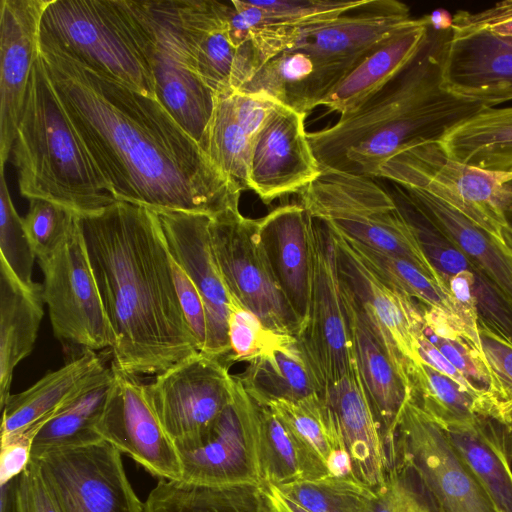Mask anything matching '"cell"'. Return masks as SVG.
<instances>
[{
  "instance_id": "obj_38",
  "label": "cell",
  "mask_w": 512,
  "mask_h": 512,
  "mask_svg": "<svg viewBox=\"0 0 512 512\" xmlns=\"http://www.w3.org/2000/svg\"><path fill=\"white\" fill-rule=\"evenodd\" d=\"M232 91L215 93L214 108L201 148L213 165L241 192L250 190V139L237 122Z\"/></svg>"
},
{
  "instance_id": "obj_39",
  "label": "cell",
  "mask_w": 512,
  "mask_h": 512,
  "mask_svg": "<svg viewBox=\"0 0 512 512\" xmlns=\"http://www.w3.org/2000/svg\"><path fill=\"white\" fill-rule=\"evenodd\" d=\"M409 398L440 424L489 416L488 396H475L425 363L408 370Z\"/></svg>"
},
{
  "instance_id": "obj_5",
  "label": "cell",
  "mask_w": 512,
  "mask_h": 512,
  "mask_svg": "<svg viewBox=\"0 0 512 512\" xmlns=\"http://www.w3.org/2000/svg\"><path fill=\"white\" fill-rule=\"evenodd\" d=\"M10 159L28 200L45 199L80 217L116 201L59 101L39 45Z\"/></svg>"
},
{
  "instance_id": "obj_14",
  "label": "cell",
  "mask_w": 512,
  "mask_h": 512,
  "mask_svg": "<svg viewBox=\"0 0 512 512\" xmlns=\"http://www.w3.org/2000/svg\"><path fill=\"white\" fill-rule=\"evenodd\" d=\"M310 229L311 297L307 323L297 338L323 396L350 368L354 354L331 231L312 216Z\"/></svg>"
},
{
  "instance_id": "obj_6",
  "label": "cell",
  "mask_w": 512,
  "mask_h": 512,
  "mask_svg": "<svg viewBox=\"0 0 512 512\" xmlns=\"http://www.w3.org/2000/svg\"><path fill=\"white\" fill-rule=\"evenodd\" d=\"M375 178L322 171L299 192L307 213L343 236L370 248L404 258L448 291L427 258L417 232L395 196Z\"/></svg>"
},
{
  "instance_id": "obj_47",
  "label": "cell",
  "mask_w": 512,
  "mask_h": 512,
  "mask_svg": "<svg viewBox=\"0 0 512 512\" xmlns=\"http://www.w3.org/2000/svg\"><path fill=\"white\" fill-rule=\"evenodd\" d=\"M370 512H436L413 475L390 467L385 484L376 490Z\"/></svg>"
},
{
  "instance_id": "obj_48",
  "label": "cell",
  "mask_w": 512,
  "mask_h": 512,
  "mask_svg": "<svg viewBox=\"0 0 512 512\" xmlns=\"http://www.w3.org/2000/svg\"><path fill=\"white\" fill-rule=\"evenodd\" d=\"M398 203L413 224L421 246L432 265L447 279L461 271L472 269L468 259L452 246L426 219L399 193Z\"/></svg>"
},
{
  "instance_id": "obj_54",
  "label": "cell",
  "mask_w": 512,
  "mask_h": 512,
  "mask_svg": "<svg viewBox=\"0 0 512 512\" xmlns=\"http://www.w3.org/2000/svg\"><path fill=\"white\" fill-rule=\"evenodd\" d=\"M232 101L237 122L252 141L278 105V102L267 96L234 90Z\"/></svg>"
},
{
  "instance_id": "obj_10",
  "label": "cell",
  "mask_w": 512,
  "mask_h": 512,
  "mask_svg": "<svg viewBox=\"0 0 512 512\" xmlns=\"http://www.w3.org/2000/svg\"><path fill=\"white\" fill-rule=\"evenodd\" d=\"M394 464L413 475L436 512H499L443 426L409 397L394 433Z\"/></svg>"
},
{
  "instance_id": "obj_31",
  "label": "cell",
  "mask_w": 512,
  "mask_h": 512,
  "mask_svg": "<svg viewBox=\"0 0 512 512\" xmlns=\"http://www.w3.org/2000/svg\"><path fill=\"white\" fill-rule=\"evenodd\" d=\"M441 425L497 510L512 512V470L502 424L492 417L476 415Z\"/></svg>"
},
{
  "instance_id": "obj_51",
  "label": "cell",
  "mask_w": 512,
  "mask_h": 512,
  "mask_svg": "<svg viewBox=\"0 0 512 512\" xmlns=\"http://www.w3.org/2000/svg\"><path fill=\"white\" fill-rule=\"evenodd\" d=\"M454 35L487 31L512 38V0H505L478 12L458 11L451 22Z\"/></svg>"
},
{
  "instance_id": "obj_15",
  "label": "cell",
  "mask_w": 512,
  "mask_h": 512,
  "mask_svg": "<svg viewBox=\"0 0 512 512\" xmlns=\"http://www.w3.org/2000/svg\"><path fill=\"white\" fill-rule=\"evenodd\" d=\"M31 459L60 512H144L121 452L106 441Z\"/></svg>"
},
{
  "instance_id": "obj_12",
  "label": "cell",
  "mask_w": 512,
  "mask_h": 512,
  "mask_svg": "<svg viewBox=\"0 0 512 512\" xmlns=\"http://www.w3.org/2000/svg\"><path fill=\"white\" fill-rule=\"evenodd\" d=\"M37 262L55 337L83 350L112 349L116 338L92 271L80 216L53 253Z\"/></svg>"
},
{
  "instance_id": "obj_55",
  "label": "cell",
  "mask_w": 512,
  "mask_h": 512,
  "mask_svg": "<svg viewBox=\"0 0 512 512\" xmlns=\"http://www.w3.org/2000/svg\"><path fill=\"white\" fill-rule=\"evenodd\" d=\"M35 436V433L27 432L1 437L0 484L18 477L27 467Z\"/></svg>"
},
{
  "instance_id": "obj_58",
  "label": "cell",
  "mask_w": 512,
  "mask_h": 512,
  "mask_svg": "<svg viewBox=\"0 0 512 512\" xmlns=\"http://www.w3.org/2000/svg\"><path fill=\"white\" fill-rule=\"evenodd\" d=\"M16 478H14L6 483L0 484L1 512H17V510H16Z\"/></svg>"
},
{
  "instance_id": "obj_44",
  "label": "cell",
  "mask_w": 512,
  "mask_h": 512,
  "mask_svg": "<svg viewBox=\"0 0 512 512\" xmlns=\"http://www.w3.org/2000/svg\"><path fill=\"white\" fill-rule=\"evenodd\" d=\"M479 336L491 383L490 417L500 421L512 410V342L479 319Z\"/></svg>"
},
{
  "instance_id": "obj_16",
  "label": "cell",
  "mask_w": 512,
  "mask_h": 512,
  "mask_svg": "<svg viewBox=\"0 0 512 512\" xmlns=\"http://www.w3.org/2000/svg\"><path fill=\"white\" fill-rule=\"evenodd\" d=\"M233 377V397L205 438L191 448L177 449L180 481L204 486L263 482L257 405Z\"/></svg>"
},
{
  "instance_id": "obj_49",
  "label": "cell",
  "mask_w": 512,
  "mask_h": 512,
  "mask_svg": "<svg viewBox=\"0 0 512 512\" xmlns=\"http://www.w3.org/2000/svg\"><path fill=\"white\" fill-rule=\"evenodd\" d=\"M424 334L470 382L488 392L491 379L484 358L469 341L440 338L426 330Z\"/></svg>"
},
{
  "instance_id": "obj_20",
  "label": "cell",
  "mask_w": 512,
  "mask_h": 512,
  "mask_svg": "<svg viewBox=\"0 0 512 512\" xmlns=\"http://www.w3.org/2000/svg\"><path fill=\"white\" fill-rule=\"evenodd\" d=\"M305 117L278 103L253 140L250 190L265 204L299 193L322 173L308 141Z\"/></svg>"
},
{
  "instance_id": "obj_33",
  "label": "cell",
  "mask_w": 512,
  "mask_h": 512,
  "mask_svg": "<svg viewBox=\"0 0 512 512\" xmlns=\"http://www.w3.org/2000/svg\"><path fill=\"white\" fill-rule=\"evenodd\" d=\"M245 389L261 401H298L321 394L309 363L295 336L283 335L235 375Z\"/></svg>"
},
{
  "instance_id": "obj_8",
  "label": "cell",
  "mask_w": 512,
  "mask_h": 512,
  "mask_svg": "<svg viewBox=\"0 0 512 512\" xmlns=\"http://www.w3.org/2000/svg\"><path fill=\"white\" fill-rule=\"evenodd\" d=\"M152 70L156 96L201 146L215 93L193 68L175 0H118Z\"/></svg>"
},
{
  "instance_id": "obj_3",
  "label": "cell",
  "mask_w": 512,
  "mask_h": 512,
  "mask_svg": "<svg viewBox=\"0 0 512 512\" xmlns=\"http://www.w3.org/2000/svg\"><path fill=\"white\" fill-rule=\"evenodd\" d=\"M413 18L397 0H363L345 13L298 27L251 32L236 48L231 88L306 114L373 50Z\"/></svg>"
},
{
  "instance_id": "obj_27",
  "label": "cell",
  "mask_w": 512,
  "mask_h": 512,
  "mask_svg": "<svg viewBox=\"0 0 512 512\" xmlns=\"http://www.w3.org/2000/svg\"><path fill=\"white\" fill-rule=\"evenodd\" d=\"M106 365L92 350L46 373L28 389L10 394L2 407L1 437L35 434Z\"/></svg>"
},
{
  "instance_id": "obj_25",
  "label": "cell",
  "mask_w": 512,
  "mask_h": 512,
  "mask_svg": "<svg viewBox=\"0 0 512 512\" xmlns=\"http://www.w3.org/2000/svg\"><path fill=\"white\" fill-rule=\"evenodd\" d=\"M322 397L336 419L355 477L370 488L379 489L385 484L389 461L355 358L347 372Z\"/></svg>"
},
{
  "instance_id": "obj_13",
  "label": "cell",
  "mask_w": 512,
  "mask_h": 512,
  "mask_svg": "<svg viewBox=\"0 0 512 512\" xmlns=\"http://www.w3.org/2000/svg\"><path fill=\"white\" fill-rule=\"evenodd\" d=\"M225 362L193 354L144 384L147 400L176 449L200 443L233 397Z\"/></svg>"
},
{
  "instance_id": "obj_23",
  "label": "cell",
  "mask_w": 512,
  "mask_h": 512,
  "mask_svg": "<svg viewBox=\"0 0 512 512\" xmlns=\"http://www.w3.org/2000/svg\"><path fill=\"white\" fill-rule=\"evenodd\" d=\"M340 287L355 362L380 426L390 465L398 418L409 397L408 385L341 276Z\"/></svg>"
},
{
  "instance_id": "obj_7",
  "label": "cell",
  "mask_w": 512,
  "mask_h": 512,
  "mask_svg": "<svg viewBox=\"0 0 512 512\" xmlns=\"http://www.w3.org/2000/svg\"><path fill=\"white\" fill-rule=\"evenodd\" d=\"M39 38L93 71L157 99L152 70L118 0H51Z\"/></svg>"
},
{
  "instance_id": "obj_9",
  "label": "cell",
  "mask_w": 512,
  "mask_h": 512,
  "mask_svg": "<svg viewBox=\"0 0 512 512\" xmlns=\"http://www.w3.org/2000/svg\"><path fill=\"white\" fill-rule=\"evenodd\" d=\"M376 178L423 191L450 206L505 246L506 184L512 174L483 170L450 158L438 142L403 150L381 165Z\"/></svg>"
},
{
  "instance_id": "obj_45",
  "label": "cell",
  "mask_w": 512,
  "mask_h": 512,
  "mask_svg": "<svg viewBox=\"0 0 512 512\" xmlns=\"http://www.w3.org/2000/svg\"><path fill=\"white\" fill-rule=\"evenodd\" d=\"M78 217L57 203L39 198L29 200L23 224L37 260L53 253Z\"/></svg>"
},
{
  "instance_id": "obj_11",
  "label": "cell",
  "mask_w": 512,
  "mask_h": 512,
  "mask_svg": "<svg viewBox=\"0 0 512 512\" xmlns=\"http://www.w3.org/2000/svg\"><path fill=\"white\" fill-rule=\"evenodd\" d=\"M212 249L231 294L272 332L298 337L300 325L272 270L258 227V219L232 208L211 215Z\"/></svg>"
},
{
  "instance_id": "obj_42",
  "label": "cell",
  "mask_w": 512,
  "mask_h": 512,
  "mask_svg": "<svg viewBox=\"0 0 512 512\" xmlns=\"http://www.w3.org/2000/svg\"><path fill=\"white\" fill-rule=\"evenodd\" d=\"M310 512H370L376 490L355 477L324 475L278 486Z\"/></svg>"
},
{
  "instance_id": "obj_35",
  "label": "cell",
  "mask_w": 512,
  "mask_h": 512,
  "mask_svg": "<svg viewBox=\"0 0 512 512\" xmlns=\"http://www.w3.org/2000/svg\"><path fill=\"white\" fill-rule=\"evenodd\" d=\"M363 0H233L230 1L229 38L238 48L256 30L298 27L337 17Z\"/></svg>"
},
{
  "instance_id": "obj_41",
  "label": "cell",
  "mask_w": 512,
  "mask_h": 512,
  "mask_svg": "<svg viewBox=\"0 0 512 512\" xmlns=\"http://www.w3.org/2000/svg\"><path fill=\"white\" fill-rule=\"evenodd\" d=\"M340 235L364 263L396 289L413 300L419 301L422 306L441 309L458 320L449 292L435 283L412 262Z\"/></svg>"
},
{
  "instance_id": "obj_28",
  "label": "cell",
  "mask_w": 512,
  "mask_h": 512,
  "mask_svg": "<svg viewBox=\"0 0 512 512\" xmlns=\"http://www.w3.org/2000/svg\"><path fill=\"white\" fill-rule=\"evenodd\" d=\"M193 68L214 92L232 90L236 49L229 38L230 2L175 0Z\"/></svg>"
},
{
  "instance_id": "obj_57",
  "label": "cell",
  "mask_w": 512,
  "mask_h": 512,
  "mask_svg": "<svg viewBox=\"0 0 512 512\" xmlns=\"http://www.w3.org/2000/svg\"><path fill=\"white\" fill-rule=\"evenodd\" d=\"M259 488L266 512H310L287 497L274 483L264 481Z\"/></svg>"
},
{
  "instance_id": "obj_60",
  "label": "cell",
  "mask_w": 512,
  "mask_h": 512,
  "mask_svg": "<svg viewBox=\"0 0 512 512\" xmlns=\"http://www.w3.org/2000/svg\"><path fill=\"white\" fill-rule=\"evenodd\" d=\"M506 216L510 222L512 219V180L506 184V204H505Z\"/></svg>"
},
{
  "instance_id": "obj_37",
  "label": "cell",
  "mask_w": 512,
  "mask_h": 512,
  "mask_svg": "<svg viewBox=\"0 0 512 512\" xmlns=\"http://www.w3.org/2000/svg\"><path fill=\"white\" fill-rule=\"evenodd\" d=\"M144 512H266L259 485L204 486L160 479Z\"/></svg>"
},
{
  "instance_id": "obj_40",
  "label": "cell",
  "mask_w": 512,
  "mask_h": 512,
  "mask_svg": "<svg viewBox=\"0 0 512 512\" xmlns=\"http://www.w3.org/2000/svg\"><path fill=\"white\" fill-rule=\"evenodd\" d=\"M262 402L316 455L327 471L331 456L347 450L336 419L321 395L298 401L272 399Z\"/></svg>"
},
{
  "instance_id": "obj_26",
  "label": "cell",
  "mask_w": 512,
  "mask_h": 512,
  "mask_svg": "<svg viewBox=\"0 0 512 512\" xmlns=\"http://www.w3.org/2000/svg\"><path fill=\"white\" fill-rule=\"evenodd\" d=\"M398 193L460 251L512 306V253L465 216L436 199L415 189Z\"/></svg>"
},
{
  "instance_id": "obj_22",
  "label": "cell",
  "mask_w": 512,
  "mask_h": 512,
  "mask_svg": "<svg viewBox=\"0 0 512 512\" xmlns=\"http://www.w3.org/2000/svg\"><path fill=\"white\" fill-rule=\"evenodd\" d=\"M442 79L450 94L488 108L512 102V38L451 33Z\"/></svg>"
},
{
  "instance_id": "obj_59",
  "label": "cell",
  "mask_w": 512,
  "mask_h": 512,
  "mask_svg": "<svg viewBox=\"0 0 512 512\" xmlns=\"http://www.w3.org/2000/svg\"><path fill=\"white\" fill-rule=\"evenodd\" d=\"M502 424L508 456L512 457V410L499 421Z\"/></svg>"
},
{
  "instance_id": "obj_56",
  "label": "cell",
  "mask_w": 512,
  "mask_h": 512,
  "mask_svg": "<svg viewBox=\"0 0 512 512\" xmlns=\"http://www.w3.org/2000/svg\"><path fill=\"white\" fill-rule=\"evenodd\" d=\"M419 354L426 365L457 383L462 389L475 396H486L487 392L469 381L441 352L425 334L419 341Z\"/></svg>"
},
{
  "instance_id": "obj_17",
  "label": "cell",
  "mask_w": 512,
  "mask_h": 512,
  "mask_svg": "<svg viewBox=\"0 0 512 512\" xmlns=\"http://www.w3.org/2000/svg\"><path fill=\"white\" fill-rule=\"evenodd\" d=\"M328 227L341 278L408 383L410 365L422 363L419 354V341L425 328L422 308L374 272L337 231Z\"/></svg>"
},
{
  "instance_id": "obj_32",
  "label": "cell",
  "mask_w": 512,
  "mask_h": 512,
  "mask_svg": "<svg viewBox=\"0 0 512 512\" xmlns=\"http://www.w3.org/2000/svg\"><path fill=\"white\" fill-rule=\"evenodd\" d=\"M438 143L456 161L512 174V106L484 108L450 128Z\"/></svg>"
},
{
  "instance_id": "obj_46",
  "label": "cell",
  "mask_w": 512,
  "mask_h": 512,
  "mask_svg": "<svg viewBox=\"0 0 512 512\" xmlns=\"http://www.w3.org/2000/svg\"><path fill=\"white\" fill-rule=\"evenodd\" d=\"M283 336L269 330L250 310L234 297L228 319V362H250L273 346Z\"/></svg>"
},
{
  "instance_id": "obj_18",
  "label": "cell",
  "mask_w": 512,
  "mask_h": 512,
  "mask_svg": "<svg viewBox=\"0 0 512 512\" xmlns=\"http://www.w3.org/2000/svg\"><path fill=\"white\" fill-rule=\"evenodd\" d=\"M111 365L114 379L97 432L150 474L180 481L182 469L176 446L147 400L144 383L138 376Z\"/></svg>"
},
{
  "instance_id": "obj_29",
  "label": "cell",
  "mask_w": 512,
  "mask_h": 512,
  "mask_svg": "<svg viewBox=\"0 0 512 512\" xmlns=\"http://www.w3.org/2000/svg\"><path fill=\"white\" fill-rule=\"evenodd\" d=\"M430 15L413 19L373 50L321 102L340 115L359 106L398 75L419 53Z\"/></svg>"
},
{
  "instance_id": "obj_21",
  "label": "cell",
  "mask_w": 512,
  "mask_h": 512,
  "mask_svg": "<svg viewBox=\"0 0 512 512\" xmlns=\"http://www.w3.org/2000/svg\"><path fill=\"white\" fill-rule=\"evenodd\" d=\"M50 1L0 0V167L10 159Z\"/></svg>"
},
{
  "instance_id": "obj_34",
  "label": "cell",
  "mask_w": 512,
  "mask_h": 512,
  "mask_svg": "<svg viewBox=\"0 0 512 512\" xmlns=\"http://www.w3.org/2000/svg\"><path fill=\"white\" fill-rule=\"evenodd\" d=\"M113 379L112 365L106 366L49 419L33 440L31 458L104 441L97 432V425Z\"/></svg>"
},
{
  "instance_id": "obj_43",
  "label": "cell",
  "mask_w": 512,
  "mask_h": 512,
  "mask_svg": "<svg viewBox=\"0 0 512 512\" xmlns=\"http://www.w3.org/2000/svg\"><path fill=\"white\" fill-rule=\"evenodd\" d=\"M0 261L16 279L27 288L38 284L33 281V265L36 259L23 224V217L16 211L5 179L4 167H0Z\"/></svg>"
},
{
  "instance_id": "obj_1",
  "label": "cell",
  "mask_w": 512,
  "mask_h": 512,
  "mask_svg": "<svg viewBox=\"0 0 512 512\" xmlns=\"http://www.w3.org/2000/svg\"><path fill=\"white\" fill-rule=\"evenodd\" d=\"M59 101L116 200L153 211L215 215L241 191L156 98L112 80L39 38Z\"/></svg>"
},
{
  "instance_id": "obj_30",
  "label": "cell",
  "mask_w": 512,
  "mask_h": 512,
  "mask_svg": "<svg viewBox=\"0 0 512 512\" xmlns=\"http://www.w3.org/2000/svg\"><path fill=\"white\" fill-rule=\"evenodd\" d=\"M42 284L30 289L0 261V406L10 395L15 367L33 350L44 315Z\"/></svg>"
},
{
  "instance_id": "obj_36",
  "label": "cell",
  "mask_w": 512,
  "mask_h": 512,
  "mask_svg": "<svg viewBox=\"0 0 512 512\" xmlns=\"http://www.w3.org/2000/svg\"><path fill=\"white\" fill-rule=\"evenodd\" d=\"M253 398L258 412L263 482L281 486L328 475L322 462L272 409Z\"/></svg>"
},
{
  "instance_id": "obj_50",
  "label": "cell",
  "mask_w": 512,
  "mask_h": 512,
  "mask_svg": "<svg viewBox=\"0 0 512 512\" xmlns=\"http://www.w3.org/2000/svg\"><path fill=\"white\" fill-rule=\"evenodd\" d=\"M475 273L472 269L461 271L447 279L448 292L466 339L483 356L479 336V313L474 293ZM484 358V357H483Z\"/></svg>"
},
{
  "instance_id": "obj_19",
  "label": "cell",
  "mask_w": 512,
  "mask_h": 512,
  "mask_svg": "<svg viewBox=\"0 0 512 512\" xmlns=\"http://www.w3.org/2000/svg\"><path fill=\"white\" fill-rule=\"evenodd\" d=\"M172 259L184 270L204 302L207 340L204 351L229 366L228 319L233 297L216 261L209 233L210 214L154 211Z\"/></svg>"
},
{
  "instance_id": "obj_2",
  "label": "cell",
  "mask_w": 512,
  "mask_h": 512,
  "mask_svg": "<svg viewBox=\"0 0 512 512\" xmlns=\"http://www.w3.org/2000/svg\"><path fill=\"white\" fill-rule=\"evenodd\" d=\"M83 237L116 342L112 364L158 375L199 351L182 312L172 257L156 213L116 200L80 217Z\"/></svg>"
},
{
  "instance_id": "obj_52",
  "label": "cell",
  "mask_w": 512,
  "mask_h": 512,
  "mask_svg": "<svg viewBox=\"0 0 512 512\" xmlns=\"http://www.w3.org/2000/svg\"><path fill=\"white\" fill-rule=\"evenodd\" d=\"M172 271L182 312L194 335L200 352L207 340V317L204 302L184 270L172 259Z\"/></svg>"
},
{
  "instance_id": "obj_24",
  "label": "cell",
  "mask_w": 512,
  "mask_h": 512,
  "mask_svg": "<svg viewBox=\"0 0 512 512\" xmlns=\"http://www.w3.org/2000/svg\"><path fill=\"white\" fill-rule=\"evenodd\" d=\"M259 234L277 282L301 328L312 286L310 215L301 204L277 207L258 219Z\"/></svg>"
},
{
  "instance_id": "obj_61",
  "label": "cell",
  "mask_w": 512,
  "mask_h": 512,
  "mask_svg": "<svg viewBox=\"0 0 512 512\" xmlns=\"http://www.w3.org/2000/svg\"><path fill=\"white\" fill-rule=\"evenodd\" d=\"M503 238L506 248L512 253V224L509 223L503 230Z\"/></svg>"
},
{
  "instance_id": "obj_4",
  "label": "cell",
  "mask_w": 512,
  "mask_h": 512,
  "mask_svg": "<svg viewBox=\"0 0 512 512\" xmlns=\"http://www.w3.org/2000/svg\"><path fill=\"white\" fill-rule=\"evenodd\" d=\"M451 33V26L431 21L421 50L398 75L332 126L307 133L322 171L376 178L381 165L398 153L439 142L450 128L487 108L443 86Z\"/></svg>"
},
{
  "instance_id": "obj_53",
  "label": "cell",
  "mask_w": 512,
  "mask_h": 512,
  "mask_svg": "<svg viewBox=\"0 0 512 512\" xmlns=\"http://www.w3.org/2000/svg\"><path fill=\"white\" fill-rule=\"evenodd\" d=\"M17 512H60L35 460L16 478Z\"/></svg>"
}]
</instances>
